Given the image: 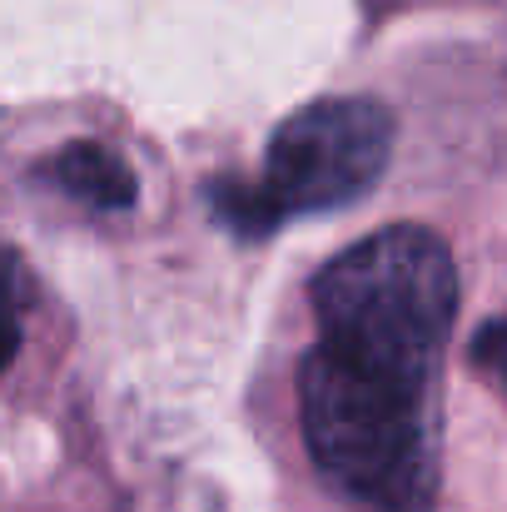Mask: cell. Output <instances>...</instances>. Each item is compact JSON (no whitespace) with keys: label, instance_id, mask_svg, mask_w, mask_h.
I'll return each mask as SVG.
<instances>
[{"label":"cell","instance_id":"cell-1","mask_svg":"<svg viewBox=\"0 0 507 512\" xmlns=\"http://www.w3.org/2000/svg\"><path fill=\"white\" fill-rule=\"evenodd\" d=\"M458 309L448 244L393 224L314 279L319 343L304 358V443L319 473L373 512H433V383Z\"/></svg>","mask_w":507,"mask_h":512},{"label":"cell","instance_id":"cell-2","mask_svg":"<svg viewBox=\"0 0 507 512\" xmlns=\"http://www.w3.org/2000/svg\"><path fill=\"white\" fill-rule=\"evenodd\" d=\"M393 155V115L368 95L314 100L289 115L269 145V165L259 184H224L214 189L219 214L229 229L264 234L279 229L289 214L343 209L363 199Z\"/></svg>","mask_w":507,"mask_h":512},{"label":"cell","instance_id":"cell-3","mask_svg":"<svg viewBox=\"0 0 507 512\" xmlns=\"http://www.w3.org/2000/svg\"><path fill=\"white\" fill-rule=\"evenodd\" d=\"M45 174L70 194V199H80V204H90V209H130L135 204V174L125 170V160L115 155V150H105V145H90V140H80V145H65Z\"/></svg>","mask_w":507,"mask_h":512},{"label":"cell","instance_id":"cell-4","mask_svg":"<svg viewBox=\"0 0 507 512\" xmlns=\"http://www.w3.org/2000/svg\"><path fill=\"white\" fill-rule=\"evenodd\" d=\"M20 329H25V274H20V264L0 249V368L15 358Z\"/></svg>","mask_w":507,"mask_h":512},{"label":"cell","instance_id":"cell-5","mask_svg":"<svg viewBox=\"0 0 507 512\" xmlns=\"http://www.w3.org/2000/svg\"><path fill=\"white\" fill-rule=\"evenodd\" d=\"M473 363L498 383V393L507 398V314L488 319V324L478 329V339H473Z\"/></svg>","mask_w":507,"mask_h":512}]
</instances>
